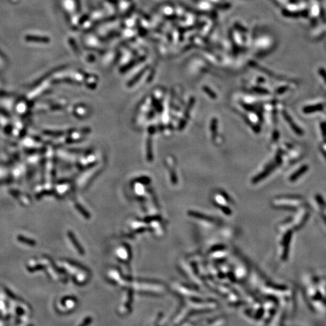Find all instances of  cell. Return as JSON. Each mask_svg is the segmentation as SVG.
<instances>
[{"instance_id":"obj_1","label":"cell","mask_w":326,"mask_h":326,"mask_svg":"<svg viewBox=\"0 0 326 326\" xmlns=\"http://www.w3.org/2000/svg\"><path fill=\"white\" fill-rule=\"evenodd\" d=\"M146 70V69H144L143 70L141 71V72H140V73H138V75L136 76L135 77H134V79H132V81L130 82L129 83H128V86H131V85H132L133 84H134L136 82H138V79H140V78L141 77V76L143 75V73H144V71Z\"/></svg>"},{"instance_id":"obj_2","label":"cell","mask_w":326,"mask_h":326,"mask_svg":"<svg viewBox=\"0 0 326 326\" xmlns=\"http://www.w3.org/2000/svg\"><path fill=\"white\" fill-rule=\"evenodd\" d=\"M147 158H148V160H150V161H151V160L153 159L152 146H151V144H150V140H148V145H147Z\"/></svg>"},{"instance_id":"obj_3","label":"cell","mask_w":326,"mask_h":326,"mask_svg":"<svg viewBox=\"0 0 326 326\" xmlns=\"http://www.w3.org/2000/svg\"><path fill=\"white\" fill-rule=\"evenodd\" d=\"M322 109V106L321 105H317V106H313V107H309L306 108L304 109V111L306 112H313V111H316V110H319Z\"/></svg>"},{"instance_id":"obj_4","label":"cell","mask_w":326,"mask_h":326,"mask_svg":"<svg viewBox=\"0 0 326 326\" xmlns=\"http://www.w3.org/2000/svg\"><path fill=\"white\" fill-rule=\"evenodd\" d=\"M306 171V166H304V167H303V168H300V171H298V172H297V173H295V174H294V175H293V178H292V179H293V178H298V176H300V174H301V173H302V174H303V173H304V172H305V171Z\"/></svg>"},{"instance_id":"obj_5","label":"cell","mask_w":326,"mask_h":326,"mask_svg":"<svg viewBox=\"0 0 326 326\" xmlns=\"http://www.w3.org/2000/svg\"><path fill=\"white\" fill-rule=\"evenodd\" d=\"M204 89H205V91H206V93H208L209 94V96L211 97H213V98H215V94L214 93H213L212 91H211L208 88H204Z\"/></svg>"},{"instance_id":"obj_6","label":"cell","mask_w":326,"mask_h":326,"mask_svg":"<svg viewBox=\"0 0 326 326\" xmlns=\"http://www.w3.org/2000/svg\"><path fill=\"white\" fill-rule=\"evenodd\" d=\"M88 17L87 15H84V16H82L81 18V19H80V20H79V24H83L85 21H86V20H88Z\"/></svg>"},{"instance_id":"obj_7","label":"cell","mask_w":326,"mask_h":326,"mask_svg":"<svg viewBox=\"0 0 326 326\" xmlns=\"http://www.w3.org/2000/svg\"><path fill=\"white\" fill-rule=\"evenodd\" d=\"M107 1L113 5H117L119 3V0H107Z\"/></svg>"},{"instance_id":"obj_8","label":"cell","mask_w":326,"mask_h":326,"mask_svg":"<svg viewBox=\"0 0 326 326\" xmlns=\"http://www.w3.org/2000/svg\"><path fill=\"white\" fill-rule=\"evenodd\" d=\"M126 1H130V0H126Z\"/></svg>"}]
</instances>
